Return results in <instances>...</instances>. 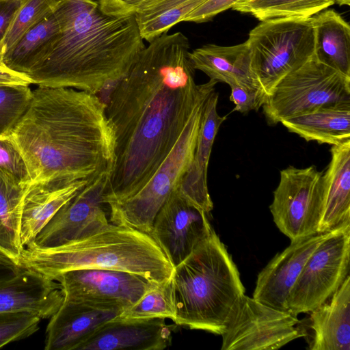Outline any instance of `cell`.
I'll return each mask as SVG.
<instances>
[{
  "instance_id": "6da1fadb",
  "label": "cell",
  "mask_w": 350,
  "mask_h": 350,
  "mask_svg": "<svg viewBox=\"0 0 350 350\" xmlns=\"http://www.w3.org/2000/svg\"><path fill=\"white\" fill-rule=\"evenodd\" d=\"M149 43L113 85L105 103L114 139L103 197L107 205L146 184L218 83H196L189 42L183 33L165 32Z\"/></svg>"
},
{
  "instance_id": "7a4b0ae2",
  "label": "cell",
  "mask_w": 350,
  "mask_h": 350,
  "mask_svg": "<svg viewBox=\"0 0 350 350\" xmlns=\"http://www.w3.org/2000/svg\"><path fill=\"white\" fill-rule=\"evenodd\" d=\"M8 134L25 161L28 184L92 181L111 170L114 139L105 104L88 92L38 85Z\"/></svg>"
},
{
  "instance_id": "3957f363",
  "label": "cell",
  "mask_w": 350,
  "mask_h": 350,
  "mask_svg": "<svg viewBox=\"0 0 350 350\" xmlns=\"http://www.w3.org/2000/svg\"><path fill=\"white\" fill-rule=\"evenodd\" d=\"M60 33L51 53L27 76L32 84L97 95L111 88L146 47L134 15L113 16L91 0H60Z\"/></svg>"
},
{
  "instance_id": "277c9868",
  "label": "cell",
  "mask_w": 350,
  "mask_h": 350,
  "mask_svg": "<svg viewBox=\"0 0 350 350\" xmlns=\"http://www.w3.org/2000/svg\"><path fill=\"white\" fill-rule=\"evenodd\" d=\"M18 261L21 267L51 280L69 270L102 269L125 271L160 283L170 279L174 270L149 233L112 223L56 247L31 244L25 247Z\"/></svg>"
},
{
  "instance_id": "5b68a950",
  "label": "cell",
  "mask_w": 350,
  "mask_h": 350,
  "mask_svg": "<svg viewBox=\"0 0 350 350\" xmlns=\"http://www.w3.org/2000/svg\"><path fill=\"white\" fill-rule=\"evenodd\" d=\"M172 279L174 323L221 335L245 288L235 263L214 230L174 267Z\"/></svg>"
},
{
  "instance_id": "8992f818",
  "label": "cell",
  "mask_w": 350,
  "mask_h": 350,
  "mask_svg": "<svg viewBox=\"0 0 350 350\" xmlns=\"http://www.w3.org/2000/svg\"><path fill=\"white\" fill-rule=\"evenodd\" d=\"M206 100L194 111L170 152L146 184L126 200L108 204L110 223L150 232L157 214L176 190L193 159Z\"/></svg>"
},
{
  "instance_id": "52a82bcc",
  "label": "cell",
  "mask_w": 350,
  "mask_h": 350,
  "mask_svg": "<svg viewBox=\"0 0 350 350\" xmlns=\"http://www.w3.org/2000/svg\"><path fill=\"white\" fill-rule=\"evenodd\" d=\"M246 42L260 89L267 97L284 77L313 56L311 17L261 21Z\"/></svg>"
},
{
  "instance_id": "ba28073f",
  "label": "cell",
  "mask_w": 350,
  "mask_h": 350,
  "mask_svg": "<svg viewBox=\"0 0 350 350\" xmlns=\"http://www.w3.org/2000/svg\"><path fill=\"white\" fill-rule=\"evenodd\" d=\"M345 102H350V77L313 55L276 85L262 107L267 123L275 125L319 107Z\"/></svg>"
},
{
  "instance_id": "9c48e42d",
  "label": "cell",
  "mask_w": 350,
  "mask_h": 350,
  "mask_svg": "<svg viewBox=\"0 0 350 350\" xmlns=\"http://www.w3.org/2000/svg\"><path fill=\"white\" fill-rule=\"evenodd\" d=\"M350 223L328 232L306 260L287 298L288 311L308 313L327 301L349 275Z\"/></svg>"
},
{
  "instance_id": "30bf717a",
  "label": "cell",
  "mask_w": 350,
  "mask_h": 350,
  "mask_svg": "<svg viewBox=\"0 0 350 350\" xmlns=\"http://www.w3.org/2000/svg\"><path fill=\"white\" fill-rule=\"evenodd\" d=\"M221 336L222 350H273L304 337L305 332L297 315L244 294L232 308Z\"/></svg>"
},
{
  "instance_id": "8fae6325",
  "label": "cell",
  "mask_w": 350,
  "mask_h": 350,
  "mask_svg": "<svg viewBox=\"0 0 350 350\" xmlns=\"http://www.w3.org/2000/svg\"><path fill=\"white\" fill-rule=\"evenodd\" d=\"M323 172L314 165L280 171L269 209L278 228L291 241L319 233L325 205Z\"/></svg>"
},
{
  "instance_id": "7c38bea8",
  "label": "cell",
  "mask_w": 350,
  "mask_h": 350,
  "mask_svg": "<svg viewBox=\"0 0 350 350\" xmlns=\"http://www.w3.org/2000/svg\"><path fill=\"white\" fill-rule=\"evenodd\" d=\"M107 176L103 174L81 189L55 214L32 244L42 248L56 247L107 226L109 208L103 199Z\"/></svg>"
},
{
  "instance_id": "4fadbf2b",
  "label": "cell",
  "mask_w": 350,
  "mask_h": 350,
  "mask_svg": "<svg viewBox=\"0 0 350 350\" xmlns=\"http://www.w3.org/2000/svg\"><path fill=\"white\" fill-rule=\"evenodd\" d=\"M64 300L118 306L124 310L137 301L152 282L131 273L102 269H77L57 275Z\"/></svg>"
},
{
  "instance_id": "5bb4252c",
  "label": "cell",
  "mask_w": 350,
  "mask_h": 350,
  "mask_svg": "<svg viewBox=\"0 0 350 350\" xmlns=\"http://www.w3.org/2000/svg\"><path fill=\"white\" fill-rule=\"evenodd\" d=\"M213 230L208 215L191 205L175 190L157 214L149 234L175 267Z\"/></svg>"
},
{
  "instance_id": "9a60e30c",
  "label": "cell",
  "mask_w": 350,
  "mask_h": 350,
  "mask_svg": "<svg viewBox=\"0 0 350 350\" xmlns=\"http://www.w3.org/2000/svg\"><path fill=\"white\" fill-rule=\"evenodd\" d=\"M327 232L291 241L261 270L253 297L275 308L288 311L287 298L306 260Z\"/></svg>"
},
{
  "instance_id": "2e32d148",
  "label": "cell",
  "mask_w": 350,
  "mask_h": 350,
  "mask_svg": "<svg viewBox=\"0 0 350 350\" xmlns=\"http://www.w3.org/2000/svg\"><path fill=\"white\" fill-rule=\"evenodd\" d=\"M172 327L164 319L116 317L98 327L76 350H163L172 343Z\"/></svg>"
},
{
  "instance_id": "e0dca14e",
  "label": "cell",
  "mask_w": 350,
  "mask_h": 350,
  "mask_svg": "<svg viewBox=\"0 0 350 350\" xmlns=\"http://www.w3.org/2000/svg\"><path fill=\"white\" fill-rule=\"evenodd\" d=\"M123 310L114 305L63 300L49 318L44 349L76 350L98 327L118 316Z\"/></svg>"
},
{
  "instance_id": "ac0fdd59",
  "label": "cell",
  "mask_w": 350,
  "mask_h": 350,
  "mask_svg": "<svg viewBox=\"0 0 350 350\" xmlns=\"http://www.w3.org/2000/svg\"><path fill=\"white\" fill-rule=\"evenodd\" d=\"M218 98L215 90L206 102L193 159L176 189L188 203L206 215L213 208L207 183L209 159L217 133L226 120L217 113Z\"/></svg>"
},
{
  "instance_id": "d6986e66",
  "label": "cell",
  "mask_w": 350,
  "mask_h": 350,
  "mask_svg": "<svg viewBox=\"0 0 350 350\" xmlns=\"http://www.w3.org/2000/svg\"><path fill=\"white\" fill-rule=\"evenodd\" d=\"M63 300L57 282L28 268L21 267L14 275L0 281V312L27 310L46 319Z\"/></svg>"
},
{
  "instance_id": "ffe728a7",
  "label": "cell",
  "mask_w": 350,
  "mask_h": 350,
  "mask_svg": "<svg viewBox=\"0 0 350 350\" xmlns=\"http://www.w3.org/2000/svg\"><path fill=\"white\" fill-rule=\"evenodd\" d=\"M91 181L51 180L27 184L21 206L20 237L25 247L55 214L78 191Z\"/></svg>"
},
{
  "instance_id": "44dd1931",
  "label": "cell",
  "mask_w": 350,
  "mask_h": 350,
  "mask_svg": "<svg viewBox=\"0 0 350 350\" xmlns=\"http://www.w3.org/2000/svg\"><path fill=\"white\" fill-rule=\"evenodd\" d=\"M308 313L304 325L311 332L310 349L350 350V275L327 301Z\"/></svg>"
},
{
  "instance_id": "7402d4cb",
  "label": "cell",
  "mask_w": 350,
  "mask_h": 350,
  "mask_svg": "<svg viewBox=\"0 0 350 350\" xmlns=\"http://www.w3.org/2000/svg\"><path fill=\"white\" fill-rule=\"evenodd\" d=\"M190 58L195 70L211 80L260 90L246 41L230 46L205 44L190 52Z\"/></svg>"
},
{
  "instance_id": "603a6c76",
  "label": "cell",
  "mask_w": 350,
  "mask_h": 350,
  "mask_svg": "<svg viewBox=\"0 0 350 350\" xmlns=\"http://www.w3.org/2000/svg\"><path fill=\"white\" fill-rule=\"evenodd\" d=\"M330 153L322 175L325 205L319 233L350 223V139L332 146Z\"/></svg>"
},
{
  "instance_id": "cb8c5ba5",
  "label": "cell",
  "mask_w": 350,
  "mask_h": 350,
  "mask_svg": "<svg viewBox=\"0 0 350 350\" xmlns=\"http://www.w3.org/2000/svg\"><path fill=\"white\" fill-rule=\"evenodd\" d=\"M280 123L307 142L340 144L350 139V102L323 106Z\"/></svg>"
},
{
  "instance_id": "d4e9b609",
  "label": "cell",
  "mask_w": 350,
  "mask_h": 350,
  "mask_svg": "<svg viewBox=\"0 0 350 350\" xmlns=\"http://www.w3.org/2000/svg\"><path fill=\"white\" fill-rule=\"evenodd\" d=\"M314 57L350 77V27L334 10H323L311 17Z\"/></svg>"
},
{
  "instance_id": "484cf974",
  "label": "cell",
  "mask_w": 350,
  "mask_h": 350,
  "mask_svg": "<svg viewBox=\"0 0 350 350\" xmlns=\"http://www.w3.org/2000/svg\"><path fill=\"white\" fill-rule=\"evenodd\" d=\"M60 33L53 11L2 55V65L27 76L51 53Z\"/></svg>"
},
{
  "instance_id": "4316f807",
  "label": "cell",
  "mask_w": 350,
  "mask_h": 350,
  "mask_svg": "<svg viewBox=\"0 0 350 350\" xmlns=\"http://www.w3.org/2000/svg\"><path fill=\"white\" fill-rule=\"evenodd\" d=\"M27 185L0 169V249L18 262L25 249L20 229L22 200Z\"/></svg>"
},
{
  "instance_id": "83f0119b",
  "label": "cell",
  "mask_w": 350,
  "mask_h": 350,
  "mask_svg": "<svg viewBox=\"0 0 350 350\" xmlns=\"http://www.w3.org/2000/svg\"><path fill=\"white\" fill-rule=\"evenodd\" d=\"M207 0H159L134 16L143 40L148 42L167 32L174 25Z\"/></svg>"
},
{
  "instance_id": "f1b7e54d",
  "label": "cell",
  "mask_w": 350,
  "mask_h": 350,
  "mask_svg": "<svg viewBox=\"0 0 350 350\" xmlns=\"http://www.w3.org/2000/svg\"><path fill=\"white\" fill-rule=\"evenodd\" d=\"M334 0H243L232 10L260 21L284 18H310L334 4Z\"/></svg>"
},
{
  "instance_id": "f546056e",
  "label": "cell",
  "mask_w": 350,
  "mask_h": 350,
  "mask_svg": "<svg viewBox=\"0 0 350 350\" xmlns=\"http://www.w3.org/2000/svg\"><path fill=\"white\" fill-rule=\"evenodd\" d=\"M122 319H176L172 276L163 282H152L140 298L117 316Z\"/></svg>"
},
{
  "instance_id": "4dcf8cb0",
  "label": "cell",
  "mask_w": 350,
  "mask_h": 350,
  "mask_svg": "<svg viewBox=\"0 0 350 350\" xmlns=\"http://www.w3.org/2000/svg\"><path fill=\"white\" fill-rule=\"evenodd\" d=\"M59 1L23 0L2 42L3 54L11 49L27 31L52 13Z\"/></svg>"
},
{
  "instance_id": "1f68e13d",
  "label": "cell",
  "mask_w": 350,
  "mask_h": 350,
  "mask_svg": "<svg viewBox=\"0 0 350 350\" xmlns=\"http://www.w3.org/2000/svg\"><path fill=\"white\" fill-rule=\"evenodd\" d=\"M32 91L29 85L0 86V136L8 134L25 113Z\"/></svg>"
},
{
  "instance_id": "d6a6232c",
  "label": "cell",
  "mask_w": 350,
  "mask_h": 350,
  "mask_svg": "<svg viewBox=\"0 0 350 350\" xmlns=\"http://www.w3.org/2000/svg\"><path fill=\"white\" fill-rule=\"evenodd\" d=\"M41 320L27 310L0 312V348L34 334L40 329Z\"/></svg>"
},
{
  "instance_id": "836d02e7",
  "label": "cell",
  "mask_w": 350,
  "mask_h": 350,
  "mask_svg": "<svg viewBox=\"0 0 350 350\" xmlns=\"http://www.w3.org/2000/svg\"><path fill=\"white\" fill-rule=\"evenodd\" d=\"M0 169L8 172L24 184L29 182L25 161L8 134L0 136Z\"/></svg>"
},
{
  "instance_id": "e575fe53",
  "label": "cell",
  "mask_w": 350,
  "mask_h": 350,
  "mask_svg": "<svg viewBox=\"0 0 350 350\" xmlns=\"http://www.w3.org/2000/svg\"><path fill=\"white\" fill-rule=\"evenodd\" d=\"M230 100L235 107L233 111L242 113L250 111H258L265 103L267 96L259 90L231 85Z\"/></svg>"
},
{
  "instance_id": "d590c367",
  "label": "cell",
  "mask_w": 350,
  "mask_h": 350,
  "mask_svg": "<svg viewBox=\"0 0 350 350\" xmlns=\"http://www.w3.org/2000/svg\"><path fill=\"white\" fill-rule=\"evenodd\" d=\"M243 0H207L189 14L183 22L204 23Z\"/></svg>"
},
{
  "instance_id": "8d00e7d4",
  "label": "cell",
  "mask_w": 350,
  "mask_h": 350,
  "mask_svg": "<svg viewBox=\"0 0 350 350\" xmlns=\"http://www.w3.org/2000/svg\"><path fill=\"white\" fill-rule=\"evenodd\" d=\"M159 0H100L101 10L117 16L135 15Z\"/></svg>"
},
{
  "instance_id": "74e56055",
  "label": "cell",
  "mask_w": 350,
  "mask_h": 350,
  "mask_svg": "<svg viewBox=\"0 0 350 350\" xmlns=\"http://www.w3.org/2000/svg\"><path fill=\"white\" fill-rule=\"evenodd\" d=\"M23 0H0V65H2V42Z\"/></svg>"
},
{
  "instance_id": "f35d334b",
  "label": "cell",
  "mask_w": 350,
  "mask_h": 350,
  "mask_svg": "<svg viewBox=\"0 0 350 350\" xmlns=\"http://www.w3.org/2000/svg\"><path fill=\"white\" fill-rule=\"evenodd\" d=\"M31 84H32V82L27 76L0 65V86L29 85Z\"/></svg>"
},
{
  "instance_id": "ab89813d",
  "label": "cell",
  "mask_w": 350,
  "mask_h": 350,
  "mask_svg": "<svg viewBox=\"0 0 350 350\" xmlns=\"http://www.w3.org/2000/svg\"><path fill=\"white\" fill-rule=\"evenodd\" d=\"M0 265L8 266L15 269H20L21 266L19 262L12 256L0 249Z\"/></svg>"
},
{
  "instance_id": "60d3db41",
  "label": "cell",
  "mask_w": 350,
  "mask_h": 350,
  "mask_svg": "<svg viewBox=\"0 0 350 350\" xmlns=\"http://www.w3.org/2000/svg\"><path fill=\"white\" fill-rule=\"evenodd\" d=\"M20 269L17 270L12 267L0 265V281L10 278Z\"/></svg>"
},
{
  "instance_id": "b9f144b4",
  "label": "cell",
  "mask_w": 350,
  "mask_h": 350,
  "mask_svg": "<svg viewBox=\"0 0 350 350\" xmlns=\"http://www.w3.org/2000/svg\"><path fill=\"white\" fill-rule=\"evenodd\" d=\"M334 3H338L339 5H349L350 0H334Z\"/></svg>"
},
{
  "instance_id": "7bdbcfd3",
  "label": "cell",
  "mask_w": 350,
  "mask_h": 350,
  "mask_svg": "<svg viewBox=\"0 0 350 350\" xmlns=\"http://www.w3.org/2000/svg\"><path fill=\"white\" fill-rule=\"evenodd\" d=\"M91 1H96V2H98V3H99L100 1V0H91Z\"/></svg>"
}]
</instances>
